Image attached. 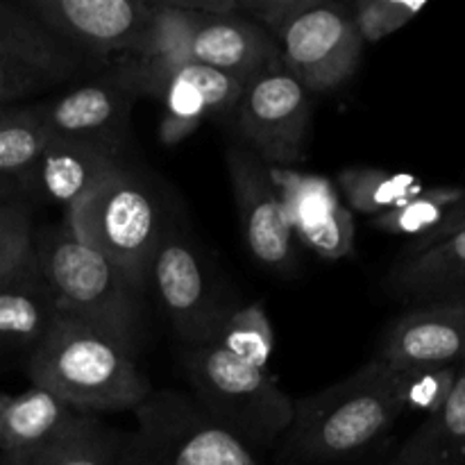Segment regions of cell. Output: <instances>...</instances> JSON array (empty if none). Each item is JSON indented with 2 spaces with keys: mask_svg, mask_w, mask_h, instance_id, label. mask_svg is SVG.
<instances>
[{
  "mask_svg": "<svg viewBox=\"0 0 465 465\" xmlns=\"http://www.w3.org/2000/svg\"><path fill=\"white\" fill-rule=\"evenodd\" d=\"M123 431L82 413L71 427L45 443L14 454H0V465H114Z\"/></svg>",
  "mask_w": 465,
  "mask_h": 465,
  "instance_id": "7402d4cb",
  "label": "cell"
},
{
  "mask_svg": "<svg viewBox=\"0 0 465 465\" xmlns=\"http://www.w3.org/2000/svg\"><path fill=\"white\" fill-rule=\"evenodd\" d=\"M461 230H465V189H463L461 200H459V203L450 209L448 216L443 218V223H440V225L436 227L434 232H430L427 236H420V239L411 241V243L407 245V250H404V257H413V254L425 252L427 248H431V245L450 239V236H454L457 232H461Z\"/></svg>",
  "mask_w": 465,
  "mask_h": 465,
  "instance_id": "d6a6232c",
  "label": "cell"
},
{
  "mask_svg": "<svg viewBox=\"0 0 465 465\" xmlns=\"http://www.w3.org/2000/svg\"><path fill=\"white\" fill-rule=\"evenodd\" d=\"M132 103L134 98L104 73L50 103H41L39 109L50 139L77 141L121 157Z\"/></svg>",
  "mask_w": 465,
  "mask_h": 465,
  "instance_id": "9a60e30c",
  "label": "cell"
},
{
  "mask_svg": "<svg viewBox=\"0 0 465 465\" xmlns=\"http://www.w3.org/2000/svg\"><path fill=\"white\" fill-rule=\"evenodd\" d=\"M384 284L395 298L416 300L420 304L465 300V230L425 252L402 257Z\"/></svg>",
  "mask_w": 465,
  "mask_h": 465,
  "instance_id": "44dd1931",
  "label": "cell"
},
{
  "mask_svg": "<svg viewBox=\"0 0 465 465\" xmlns=\"http://www.w3.org/2000/svg\"><path fill=\"white\" fill-rule=\"evenodd\" d=\"M398 465H465V361L448 402L395 452Z\"/></svg>",
  "mask_w": 465,
  "mask_h": 465,
  "instance_id": "cb8c5ba5",
  "label": "cell"
},
{
  "mask_svg": "<svg viewBox=\"0 0 465 465\" xmlns=\"http://www.w3.org/2000/svg\"><path fill=\"white\" fill-rule=\"evenodd\" d=\"M82 411L50 391L32 386L9 395L0 409V454H14L45 443L71 427Z\"/></svg>",
  "mask_w": 465,
  "mask_h": 465,
  "instance_id": "603a6c76",
  "label": "cell"
},
{
  "mask_svg": "<svg viewBox=\"0 0 465 465\" xmlns=\"http://www.w3.org/2000/svg\"><path fill=\"white\" fill-rule=\"evenodd\" d=\"M7 398H9V395L0 393V409H3V404H5V402H7Z\"/></svg>",
  "mask_w": 465,
  "mask_h": 465,
  "instance_id": "d590c367",
  "label": "cell"
},
{
  "mask_svg": "<svg viewBox=\"0 0 465 465\" xmlns=\"http://www.w3.org/2000/svg\"><path fill=\"white\" fill-rule=\"evenodd\" d=\"M368 465H398V461H395V454L391 459H386V461H380V463H368Z\"/></svg>",
  "mask_w": 465,
  "mask_h": 465,
  "instance_id": "e575fe53",
  "label": "cell"
},
{
  "mask_svg": "<svg viewBox=\"0 0 465 465\" xmlns=\"http://www.w3.org/2000/svg\"><path fill=\"white\" fill-rule=\"evenodd\" d=\"M84 64V54L45 30L25 5L0 0V68L30 71L62 84Z\"/></svg>",
  "mask_w": 465,
  "mask_h": 465,
  "instance_id": "ffe728a7",
  "label": "cell"
},
{
  "mask_svg": "<svg viewBox=\"0 0 465 465\" xmlns=\"http://www.w3.org/2000/svg\"><path fill=\"white\" fill-rule=\"evenodd\" d=\"M245 86L234 77L189 64L175 75L163 94V114L159 118L157 136L163 145H177L189 139L200 123L209 116L236 112Z\"/></svg>",
  "mask_w": 465,
  "mask_h": 465,
  "instance_id": "ac0fdd59",
  "label": "cell"
},
{
  "mask_svg": "<svg viewBox=\"0 0 465 465\" xmlns=\"http://www.w3.org/2000/svg\"><path fill=\"white\" fill-rule=\"evenodd\" d=\"M118 166L121 157L94 145L48 139L32 171L21 180L25 195H39L59 204L64 213L89 198Z\"/></svg>",
  "mask_w": 465,
  "mask_h": 465,
  "instance_id": "2e32d148",
  "label": "cell"
},
{
  "mask_svg": "<svg viewBox=\"0 0 465 465\" xmlns=\"http://www.w3.org/2000/svg\"><path fill=\"white\" fill-rule=\"evenodd\" d=\"M245 145L272 168H295L307 157L312 94L282 66L245 84L236 107Z\"/></svg>",
  "mask_w": 465,
  "mask_h": 465,
  "instance_id": "ba28073f",
  "label": "cell"
},
{
  "mask_svg": "<svg viewBox=\"0 0 465 465\" xmlns=\"http://www.w3.org/2000/svg\"><path fill=\"white\" fill-rule=\"evenodd\" d=\"M32 386L82 413L134 411L150 393L136 354L103 331L57 312L50 331L25 361Z\"/></svg>",
  "mask_w": 465,
  "mask_h": 465,
  "instance_id": "7a4b0ae2",
  "label": "cell"
},
{
  "mask_svg": "<svg viewBox=\"0 0 465 465\" xmlns=\"http://www.w3.org/2000/svg\"><path fill=\"white\" fill-rule=\"evenodd\" d=\"M400 372L439 371L465 361V300L425 302L386 330L380 354Z\"/></svg>",
  "mask_w": 465,
  "mask_h": 465,
  "instance_id": "5bb4252c",
  "label": "cell"
},
{
  "mask_svg": "<svg viewBox=\"0 0 465 465\" xmlns=\"http://www.w3.org/2000/svg\"><path fill=\"white\" fill-rule=\"evenodd\" d=\"M64 223L136 284H148L162 227L153 195L141 177L118 166L89 198L64 213Z\"/></svg>",
  "mask_w": 465,
  "mask_h": 465,
  "instance_id": "52a82bcc",
  "label": "cell"
},
{
  "mask_svg": "<svg viewBox=\"0 0 465 465\" xmlns=\"http://www.w3.org/2000/svg\"><path fill=\"white\" fill-rule=\"evenodd\" d=\"M182 366L204 411L252 452L275 448L293 422L295 400L263 368L213 343L186 350Z\"/></svg>",
  "mask_w": 465,
  "mask_h": 465,
  "instance_id": "5b68a950",
  "label": "cell"
},
{
  "mask_svg": "<svg viewBox=\"0 0 465 465\" xmlns=\"http://www.w3.org/2000/svg\"><path fill=\"white\" fill-rule=\"evenodd\" d=\"M227 173L250 254L271 271L291 272L295 266V239L268 163L245 143L232 145L227 150Z\"/></svg>",
  "mask_w": 465,
  "mask_h": 465,
  "instance_id": "7c38bea8",
  "label": "cell"
},
{
  "mask_svg": "<svg viewBox=\"0 0 465 465\" xmlns=\"http://www.w3.org/2000/svg\"><path fill=\"white\" fill-rule=\"evenodd\" d=\"M200 14L173 0L154 3V12L134 48L112 59L107 75L132 98H163L177 73L193 64V35Z\"/></svg>",
  "mask_w": 465,
  "mask_h": 465,
  "instance_id": "8fae6325",
  "label": "cell"
},
{
  "mask_svg": "<svg viewBox=\"0 0 465 465\" xmlns=\"http://www.w3.org/2000/svg\"><path fill=\"white\" fill-rule=\"evenodd\" d=\"M35 257V225L27 198L0 203V284Z\"/></svg>",
  "mask_w": 465,
  "mask_h": 465,
  "instance_id": "f546056e",
  "label": "cell"
},
{
  "mask_svg": "<svg viewBox=\"0 0 465 465\" xmlns=\"http://www.w3.org/2000/svg\"><path fill=\"white\" fill-rule=\"evenodd\" d=\"M193 62L216 68L248 84L268 68L282 66L275 39L250 18L198 16L193 35Z\"/></svg>",
  "mask_w": 465,
  "mask_h": 465,
  "instance_id": "e0dca14e",
  "label": "cell"
},
{
  "mask_svg": "<svg viewBox=\"0 0 465 465\" xmlns=\"http://www.w3.org/2000/svg\"><path fill=\"white\" fill-rule=\"evenodd\" d=\"M459 368L461 366L404 372V402H407V409L425 413V418L440 411V407L448 402L450 393H452Z\"/></svg>",
  "mask_w": 465,
  "mask_h": 465,
  "instance_id": "4dcf8cb0",
  "label": "cell"
},
{
  "mask_svg": "<svg viewBox=\"0 0 465 465\" xmlns=\"http://www.w3.org/2000/svg\"><path fill=\"white\" fill-rule=\"evenodd\" d=\"M16 198H27L21 180H14V177H0V203H7V200H16Z\"/></svg>",
  "mask_w": 465,
  "mask_h": 465,
  "instance_id": "836d02e7",
  "label": "cell"
},
{
  "mask_svg": "<svg viewBox=\"0 0 465 465\" xmlns=\"http://www.w3.org/2000/svg\"><path fill=\"white\" fill-rule=\"evenodd\" d=\"M150 280L157 286L162 307L173 330L189 348L209 345L227 313L204 272L195 250L177 234H162L154 252Z\"/></svg>",
  "mask_w": 465,
  "mask_h": 465,
  "instance_id": "30bf717a",
  "label": "cell"
},
{
  "mask_svg": "<svg viewBox=\"0 0 465 465\" xmlns=\"http://www.w3.org/2000/svg\"><path fill=\"white\" fill-rule=\"evenodd\" d=\"M213 345L227 350L241 361L268 371L272 348H275V334H272V325L263 304L252 302L227 309L218 325Z\"/></svg>",
  "mask_w": 465,
  "mask_h": 465,
  "instance_id": "4316f807",
  "label": "cell"
},
{
  "mask_svg": "<svg viewBox=\"0 0 465 465\" xmlns=\"http://www.w3.org/2000/svg\"><path fill=\"white\" fill-rule=\"evenodd\" d=\"M53 86H57V82L36 75V73L18 71V68H0V107L18 104L21 100L53 89Z\"/></svg>",
  "mask_w": 465,
  "mask_h": 465,
  "instance_id": "1f68e13d",
  "label": "cell"
},
{
  "mask_svg": "<svg viewBox=\"0 0 465 465\" xmlns=\"http://www.w3.org/2000/svg\"><path fill=\"white\" fill-rule=\"evenodd\" d=\"M345 7L359 39L363 44H377L411 23L427 7V3L425 0H354L345 3Z\"/></svg>",
  "mask_w": 465,
  "mask_h": 465,
  "instance_id": "f1b7e54d",
  "label": "cell"
},
{
  "mask_svg": "<svg viewBox=\"0 0 465 465\" xmlns=\"http://www.w3.org/2000/svg\"><path fill=\"white\" fill-rule=\"evenodd\" d=\"M239 14L275 39L284 68L309 94H330L357 71L363 41L345 3L239 0Z\"/></svg>",
  "mask_w": 465,
  "mask_h": 465,
  "instance_id": "277c9868",
  "label": "cell"
},
{
  "mask_svg": "<svg viewBox=\"0 0 465 465\" xmlns=\"http://www.w3.org/2000/svg\"><path fill=\"white\" fill-rule=\"evenodd\" d=\"M54 316L57 307L32 257L0 284V363H25L50 331Z\"/></svg>",
  "mask_w": 465,
  "mask_h": 465,
  "instance_id": "d6986e66",
  "label": "cell"
},
{
  "mask_svg": "<svg viewBox=\"0 0 465 465\" xmlns=\"http://www.w3.org/2000/svg\"><path fill=\"white\" fill-rule=\"evenodd\" d=\"M123 431L114 465H262L257 452L182 391L150 393Z\"/></svg>",
  "mask_w": 465,
  "mask_h": 465,
  "instance_id": "8992f818",
  "label": "cell"
},
{
  "mask_svg": "<svg viewBox=\"0 0 465 465\" xmlns=\"http://www.w3.org/2000/svg\"><path fill=\"white\" fill-rule=\"evenodd\" d=\"M404 411V372L375 357L325 391L295 400L293 422L280 440V465L357 463Z\"/></svg>",
  "mask_w": 465,
  "mask_h": 465,
  "instance_id": "6da1fadb",
  "label": "cell"
},
{
  "mask_svg": "<svg viewBox=\"0 0 465 465\" xmlns=\"http://www.w3.org/2000/svg\"><path fill=\"white\" fill-rule=\"evenodd\" d=\"M268 168L293 239L330 262L350 257L354 252L352 212L334 182L298 168Z\"/></svg>",
  "mask_w": 465,
  "mask_h": 465,
  "instance_id": "4fadbf2b",
  "label": "cell"
},
{
  "mask_svg": "<svg viewBox=\"0 0 465 465\" xmlns=\"http://www.w3.org/2000/svg\"><path fill=\"white\" fill-rule=\"evenodd\" d=\"M35 263L59 313L103 331L136 354L143 331V286L73 234L66 223L35 232Z\"/></svg>",
  "mask_w": 465,
  "mask_h": 465,
  "instance_id": "3957f363",
  "label": "cell"
},
{
  "mask_svg": "<svg viewBox=\"0 0 465 465\" xmlns=\"http://www.w3.org/2000/svg\"><path fill=\"white\" fill-rule=\"evenodd\" d=\"M334 184L343 195V203L350 212L372 218L402 207L404 203L416 198L425 189L420 177L416 175L368 166L345 168L339 173Z\"/></svg>",
  "mask_w": 465,
  "mask_h": 465,
  "instance_id": "d4e9b609",
  "label": "cell"
},
{
  "mask_svg": "<svg viewBox=\"0 0 465 465\" xmlns=\"http://www.w3.org/2000/svg\"><path fill=\"white\" fill-rule=\"evenodd\" d=\"M25 9L57 39L84 57H118L143 35L148 0H25Z\"/></svg>",
  "mask_w": 465,
  "mask_h": 465,
  "instance_id": "9c48e42d",
  "label": "cell"
},
{
  "mask_svg": "<svg viewBox=\"0 0 465 465\" xmlns=\"http://www.w3.org/2000/svg\"><path fill=\"white\" fill-rule=\"evenodd\" d=\"M461 186H436L422 189L416 198L404 203L402 207L371 218V225L384 234L409 236L411 241L427 236L443 223L450 209L461 200Z\"/></svg>",
  "mask_w": 465,
  "mask_h": 465,
  "instance_id": "83f0119b",
  "label": "cell"
},
{
  "mask_svg": "<svg viewBox=\"0 0 465 465\" xmlns=\"http://www.w3.org/2000/svg\"><path fill=\"white\" fill-rule=\"evenodd\" d=\"M39 104L0 107V177L23 180L48 143Z\"/></svg>",
  "mask_w": 465,
  "mask_h": 465,
  "instance_id": "484cf974",
  "label": "cell"
}]
</instances>
